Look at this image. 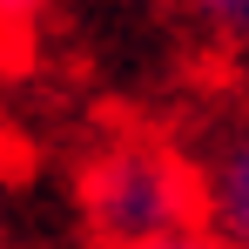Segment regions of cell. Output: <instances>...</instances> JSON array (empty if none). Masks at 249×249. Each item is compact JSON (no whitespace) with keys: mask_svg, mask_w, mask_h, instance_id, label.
Returning a JSON list of instances; mask_svg holds the SVG:
<instances>
[{"mask_svg":"<svg viewBox=\"0 0 249 249\" xmlns=\"http://www.w3.org/2000/svg\"><path fill=\"white\" fill-rule=\"evenodd\" d=\"M81 229L94 249H142L202 229V189L189 148H175L162 135H108L81 162Z\"/></svg>","mask_w":249,"mask_h":249,"instance_id":"cell-1","label":"cell"},{"mask_svg":"<svg viewBox=\"0 0 249 249\" xmlns=\"http://www.w3.org/2000/svg\"><path fill=\"white\" fill-rule=\"evenodd\" d=\"M196 162V189H202V229L222 249H249V115L215 122Z\"/></svg>","mask_w":249,"mask_h":249,"instance_id":"cell-2","label":"cell"},{"mask_svg":"<svg viewBox=\"0 0 249 249\" xmlns=\"http://www.w3.org/2000/svg\"><path fill=\"white\" fill-rule=\"evenodd\" d=\"M189 14H196L222 47L249 54V0H189Z\"/></svg>","mask_w":249,"mask_h":249,"instance_id":"cell-3","label":"cell"},{"mask_svg":"<svg viewBox=\"0 0 249 249\" xmlns=\"http://www.w3.org/2000/svg\"><path fill=\"white\" fill-rule=\"evenodd\" d=\"M54 0H0V47H27Z\"/></svg>","mask_w":249,"mask_h":249,"instance_id":"cell-4","label":"cell"},{"mask_svg":"<svg viewBox=\"0 0 249 249\" xmlns=\"http://www.w3.org/2000/svg\"><path fill=\"white\" fill-rule=\"evenodd\" d=\"M142 249H222L209 229H182V236H162V243H142Z\"/></svg>","mask_w":249,"mask_h":249,"instance_id":"cell-5","label":"cell"}]
</instances>
